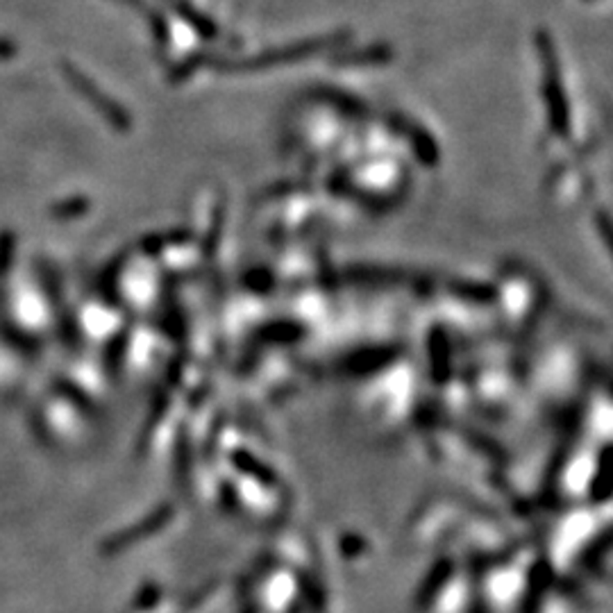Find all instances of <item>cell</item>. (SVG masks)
I'll return each instance as SVG.
<instances>
[{
    "instance_id": "cell-1",
    "label": "cell",
    "mask_w": 613,
    "mask_h": 613,
    "mask_svg": "<svg viewBox=\"0 0 613 613\" xmlns=\"http://www.w3.org/2000/svg\"><path fill=\"white\" fill-rule=\"evenodd\" d=\"M14 50H16V46H14L12 41H3V39H0V59H3V58H12Z\"/></svg>"
}]
</instances>
